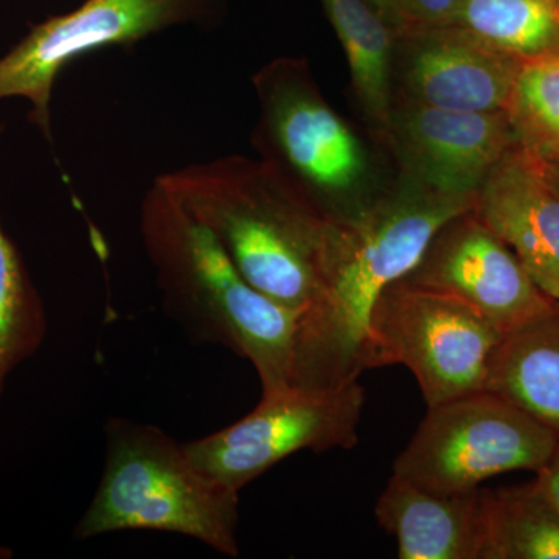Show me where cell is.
I'll list each match as a JSON object with an SVG mask.
<instances>
[{"mask_svg":"<svg viewBox=\"0 0 559 559\" xmlns=\"http://www.w3.org/2000/svg\"><path fill=\"white\" fill-rule=\"evenodd\" d=\"M140 235L165 311L191 340L249 360L261 395L288 388L300 312L253 288L215 237L157 180L140 205Z\"/></svg>","mask_w":559,"mask_h":559,"instance_id":"cell-3","label":"cell"},{"mask_svg":"<svg viewBox=\"0 0 559 559\" xmlns=\"http://www.w3.org/2000/svg\"><path fill=\"white\" fill-rule=\"evenodd\" d=\"M370 336L373 369L407 367L428 407L485 390L503 340L466 301L403 278L374 304Z\"/></svg>","mask_w":559,"mask_h":559,"instance_id":"cell-7","label":"cell"},{"mask_svg":"<svg viewBox=\"0 0 559 559\" xmlns=\"http://www.w3.org/2000/svg\"><path fill=\"white\" fill-rule=\"evenodd\" d=\"M522 68L457 24L415 28L395 36L393 100L471 112L506 110Z\"/></svg>","mask_w":559,"mask_h":559,"instance_id":"cell-12","label":"cell"},{"mask_svg":"<svg viewBox=\"0 0 559 559\" xmlns=\"http://www.w3.org/2000/svg\"><path fill=\"white\" fill-rule=\"evenodd\" d=\"M347 57L356 97L367 117L388 130L393 106L395 33L369 0H320Z\"/></svg>","mask_w":559,"mask_h":559,"instance_id":"cell-16","label":"cell"},{"mask_svg":"<svg viewBox=\"0 0 559 559\" xmlns=\"http://www.w3.org/2000/svg\"><path fill=\"white\" fill-rule=\"evenodd\" d=\"M260 121L253 145L326 218L345 223L378 191L362 143L331 108L301 58L283 57L253 75Z\"/></svg>","mask_w":559,"mask_h":559,"instance_id":"cell-5","label":"cell"},{"mask_svg":"<svg viewBox=\"0 0 559 559\" xmlns=\"http://www.w3.org/2000/svg\"><path fill=\"white\" fill-rule=\"evenodd\" d=\"M476 197H451L401 171L359 215L342 223L340 248L318 299L301 311L290 385L347 388L371 366L370 319L392 283L421 260L433 235L474 209Z\"/></svg>","mask_w":559,"mask_h":559,"instance_id":"cell-1","label":"cell"},{"mask_svg":"<svg viewBox=\"0 0 559 559\" xmlns=\"http://www.w3.org/2000/svg\"><path fill=\"white\" fill-rule=\"evenodd\" d=\"M212 0H84L70 13L33 27L0 57V100L31 103V120L51 140V94L66 66L109 46L134 44L210 16Z\"/></svg>","mask_w":559,"mask_h":559,"instance_id":"cell-9","label":"cell"},{"mask_svg":"<svg viewBox=\"0 0 559 559\" xmlns=\"http://www.w3.org/2000/svg\"><path fill=\"white\" fill-rule=\"evenodd\" d=\"M371 7L388 22L393 33H399L403 27L401 22L399 0H369Z\"/></svg>","mask_w":559,"mask_h":559,"instance_id":"cell-23","label":"cell"},{"mask_svg":"<svg viewBox=\"0 0 559 559\" xmlns=\"http://www.w3.org/2000/svg\"><path fill=\"white\" fill-rule=\"evenodd\" d=\"M485 390L520 407L559 440L557 310L503 336L489 362Z\"/></svg>","mask_w":559,"mask_h":559,"instance_id":"cell-15","label":"cell"},{"mask_svg":"<svg viewBox=\"0 0 559 559\" xmlns=\"http://www.w3.org/2000/svg\"><path fill=\"white\" fill-rule=\"evenodd\" d=\"M156 180L215 237L253 288L299 312L318 299L342 223L322 215L266 160L231 154Z\"/></svg>","mask_w":559,"mask_h":559,"instance_id":"cell-2","label":"cell"},{"mask_svg":"<svg viewBox=\"0 0 559 559\" xmlns=\"http://www.w3.org/2000/svg\"><path fill=\"white\" fill-rule=\"evenodd\" d=\"M400 559H481V488L437 495L392 474L374 506Z\"/></svg>","mask_w":559,"mask_h":559,"instance_id":"cell-14","label":"cell"},{"mask_svg":"<svg viewBox=\"0 0 559 559\" xmlns=\"http://www.w3.org/2000/svg\"><path fill=\"white\" fill-rule=\"evenodd\" d=\"M385 138L403 173L451 197H476L514 145L506 110L471 112L393 100Z\"/></svg>","mask_w":559,"mask_h":559,"instance_id":"cell-11","label":"cell"},{"mask_svg":"<svg viewBox=\"0 0 559 559\" xmlns=\"http://www.w3.org/2000/svg\"><path fill=\"white\" fill-rule=\"evenodd\" d=\"M460 5L462 0H399L403 22L399 33L452 24Z\"/></svg>","mask_w":559,"mask_h":559,"instance_id":"cell-21","label":"cell"},{"mask_svg":"<svg viewBox=\"0 0 559 559\" xmlns=\"http://www.w3.org/2000/svg\"><path fill=\"white\" fill-rule=\"evenodd\" d=\"M558 444L535 418L481 390L428 407L393 474L437 495H459L500 474L536 473Z\"/></svg>","mask_w":559,"mask_h":559,"instance_id":"cell-6","label":"cell"},{"mask_svg":"<svg viewBox=\"0 0 559 559\" xmlns=\"http://www.w3.org/2000/svg\"><path fill=\"white\" fill-rule=\"evenodd\" d=\"M536 484L559 510V444L549 462L536 471Z\"/></svg>","mask_w":559,"mask_h":559,"instance_id":"cell-22","label":"cell"},{"mask_svg":"<svg viewBox=\"0 0 559 559\" xmlns=\"http://www.w3.org/2000/svg\"><path fill=\"white\" fill-rule=\"evenodd\" d=\"M474 212L520 259L533 282L559 301V194L520 143L489 171Z\"/></svg>","mask_w":559,"mask_h":559,"instance_id":"cell-13","label":"cell"},{"mask_svg":"<svg viewBox=\"0 0 559 559\" xmlns=\"http://www.w3.org/2000/svg\"><path fill=\"white\" fill-rule=\"evenodd\" d=\"M506 112L522 148L559 165V58L522 68Z\"/></svg>","mask_w":559,"mask_h":559,"instance_id":"cell-20","label":"cell"},{"mask_svg":"<svg viewBox=\"0 0 559 559\" xmlns=\"http://www.w3.org/2000/svg\"><path fill=\"white\" fill-rule=\"evenodd\" d=\"M366 390H308L288 385L261 395L234 425L186 443L194 465L223 487L241 489L300 451L352 450L359 441Z\"/></svg>","mask_w":559,"mask_h":559,"instance_id":"cell-8","label":"cell"},{"mask_svg":"<svg viewBox=\"0 0 559 559\" xmlns=\"http://www.w3.org/2000/svg\"><path fill=\"white\" fill-rule=\"evenodd\" d=\"M403 280L459 297L503 336L555 310L516 253L474 209L444 224Z\"/></svg>","mask_w":559,"mask_h":559,"instance_id":"cell-10","label":"cell"},{"mask_svg":"<svg viewBox=\"0 0 559 559\" xmlns=\"http://www.w3.org/2000/svg\"><path fill=\"white\" fill-rule=\"evenodd\" d=\"M555 310H557L558 316H559V301H555Z\"/></svg>","mask_w":559,"mask_h":559,"instance_id":"cell-25","label":"cell"},{"mask_svg":"<svg viewBox=\"0 0 559 559\" xmlns=\"http://www.w3.org/2000/svg\"><path fill=\"white\" fill-rule=\"evenodd\" d=\"M452 24L524 66L559 58V0H462Z\"/></svg>","mask_w":559,"mask_h":559,"instance_id":"cell-18","label":"cell"},{"mask_svg":"<svg viewBox=\"0 0 559 559\" xmlns=\"http://www.w3.org/2000/svg\"><path fill=\"white\" fill-rule=\"evenodd\" d=\"M539 164L540 168H543L544 176H546L550 186L554 187V190L559 194V165L543 160H539Z\"/></svg>","mask_w":559,"mask_h":559,"instance_id":"cell-24","label":"cell"},{"mask_svg":"<svg viewBox=\"0 0 559 559\" xmlns=\"http://www.w3.org/2000/svg\"><path fill=\"white\" fill-rule=\"evenodd\" d=\"M481 559H559V510L536 480L481 488Z\"/></svg>","mask_w":559,"mask_h":559,"instance_id":"cell-17","label":"cell"},{"mask_svg":"<svg viewBox=\"0 0 559 559\" xmlns=\"http://www.w3.org/2000/svg\"><path fill=\"white\" fill-rule=\"evenodd\" d=\"M3 127L0 124V134ZM46 307L16 245L0 223V396L11 374L46 341Z\"/></svg>","mask_w":559,"mask_h":559,"instance_id":"cell-19","label":"cell"},{"mask_svg":"<svg viewBox=\"0 0 559 559\" xmlns=\"http://www.w3.org/2000/svg\"><path fill=\"white\" fill-rule=\"evenodd\" d=\"M105 437L100 484L73 539L146 530L200 540L224 557L240 555V492L198 468L186 443L119 417L106 421Z\"/></svg>","mask_w":559,"mask_h":559,"instance_id":"cell-4","label":"cell"}]
</instances>
